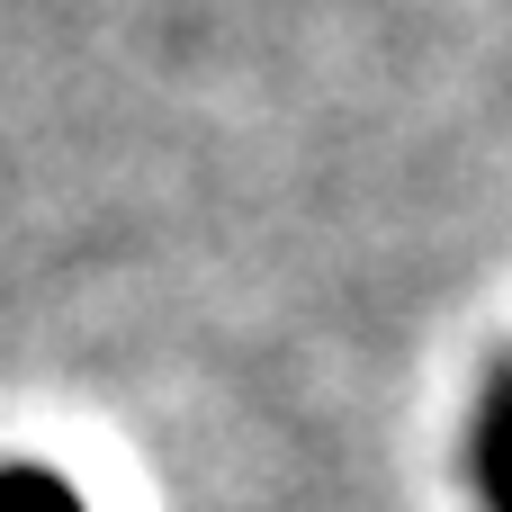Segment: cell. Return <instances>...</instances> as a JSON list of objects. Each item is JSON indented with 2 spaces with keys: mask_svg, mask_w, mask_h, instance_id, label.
<instances>
[{
  "mask_svg": "<svg viewBox=\"0 0 512 512\" xmlns=\"http://www.w3.org/2000/svg\"><path fill=\"white\" fill-rule=\"evenodd\" d=\"M468 468L486 512H512V360H495L486 396H477V432H468Z\"/></svg>",
  "mask_w": 512,
  "mask_h": 512,
  "instance_id": "obj_1",
  "label": "cell"
},
{
  "mask_svg": "<svg viewBox=\"0 0 512 512\" xmlns=\"http://www.w3.org/2000/svg\"><path fill=\"white\" fill-rule=\"evenodd\" d=\"M0 512H90V504L36 459H0Z\"/></svg>",
  "mask_w": 512,
  "mask_h": 512,
  "instance_id": "obj_2",
  "label": "cell"
}]
</instances>
